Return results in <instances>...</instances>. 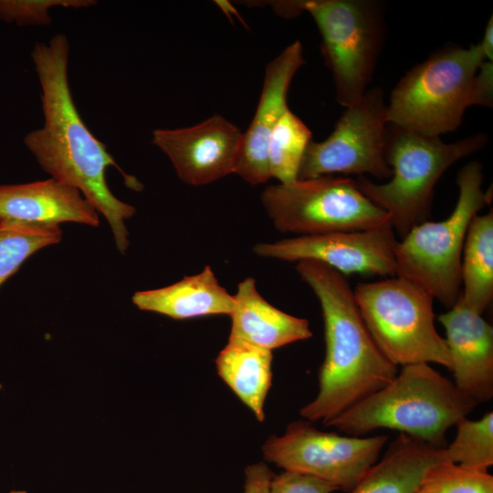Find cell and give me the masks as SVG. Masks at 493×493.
Here are the masks:
<instances>
[{"label": "cell", "mask_w": 493, "mask_h": 493, "mask_svg": "<svg viewBox=\"0 0 493 493\" xmlns=\"http://www.w3.org/2000/svg\"><path fill=\"white\" fill-rule=\"evenodd\" d=\"M461 260V298L483 314L493 297V211L476 215L468 226Z\"/></svg>", "instance_id": "44dd1931"}, {"label": "cell", "mask_w": 493, "mask_h": 493, "mask_svg": "<svg viewBox=\"0 0 493 493\" xmlns=\"http://www.w3.org/2000/svg\"><path fill=\"white\" fill-rule=\"evenodd\" d=\"M444 461H449L446 447L400 433L349 493H416L425 472Z\"/></svg>", "instance_id": "d6986e66"}, {"label": "cell", "mask_w": 493, "mask_h": 493, "mask_svg": "<svg viewBox=\"0 0 493 493\" xmlns=\"http://www.w3.org/2000/svg\"><path fill=\"white\" fill-rule=\"evenodd\" d=\"M391 223L352 231L298 236L254 245L255 255L287 262L314 260L343 274L395 276L397 243Z\"/></svg>", "instance_id": "7c38bea8"}, {"label": "cell", "mask_w": 493, "mask_h": 493, "mask_svg": "<svg viewBox=\"0 0 493 493\" xmlns=\"http://www.w3.org/2000/svg\"><path fill=\"white\" fill-rule=\"evenodd\" d=\"M387 435L370 437L323 432L308 420L289 423L282 435L262 446L264 458L284 471L310 476L351 491L378 461Z\"/></svg>", "instance_id": "30bf717a"}, {"label": "cell", "mask_w": 493, "mask_h": 493, "mask_svg": "<svg viewBox=\"0 0 493 493\" xmlns=\"http://www.w3.org/2000/svg\"><path fill=\"white\" fill-rule=\"evenodd\" d=\"M476 75V105L492 107L493 104V62L485 61Z\"/></svg>", "instance_id": "f1b7e54d"}, {"label": "cell", "mask_w": 493, "mask_h": 493, "mask_svg": "<svg viewBox=\"0 0 493 493\" xmlns=\"http://www.w3.org/2000/svg\"><path fill=\"white\" fill-rule=\"evenodd\" d=\"M9 493H27V492L25 490H12Z\"/></svg>", "instance_id": "4dcf8cb0"}, {"label": "cell", "mask_w": 493, "mask_h": 493, "mask_svg": "<svg viewBox=\"0 0 493 493\" xmlns=\"http://www.w3.org/2000/svg\"><path fill=\"white\" fill-rule=\"evenodd\" d=\"M0 218L51 225H100L97 210L79 190L54 178L0 185Z\"/></svg>", "instance_id": "2e32d148"}, {"label": "cell", "mask_w": 493, "mask_h": 493, "mask_svg": "<svg viewBox=\"0 0 493 493\" xmlns=\"http://www.w3.org/2000/svg\"><path fill=\"white\" fill-rule=\"evenodd\" d=\"M274 476L275 474L263 461L246 467L243 493H270Z\"/></svg>", "instance_id": "83f0119b"}, {"label": "cell", "mask_w": 493, "mask_h": 493, "mask_svg": "<svg viewBox=\"0 0 493 493\" xmlns=\"http://www.w3.org/2000/svg\"><path fill=\"white\" fill-rule=\"evenodd\" d=\"M62 238L58 225L0 218V286L33 254L58 244Z\"/></svg>", "instance_id": "7402d4cb"}, {"label": "cell", "mask_w": 493, "mask_h": 493, "mask_svg": "<svg viewBox=\"0 0 493 493\" xmlns=\"http://www.w3.org/2000/svg\"><path fill=\"white\" fill-rule=\"evenodd\" d=\"M296 270L320 301L326 346L318 394L299 414L309 422L326 425L389 384L398 366L374 342L341 273L314 260L297 262Z\"/></svg>", "instance_id": "7a4b0ae2"}, {"label": "cell", "mask_w": 493, "mask_h": 493, "mask_svg": "<svg viewBox=\"0 0 493 493\" xmlns=\"http://www.w3.org/2000/svg\"><path fill=\"white\" fill-rule=\"evenodd\" d=\"M68 51L66 36L57 34L48 44L37 42L31 53L42 90L45 122L41 129L26 134L24 143L45 172L79 190L107 218L116 246L124 254L130 244L125 221L136 209L112 194L106 170L117 168L133 190H142V184L121 170L80 118L68 79Z\"/></svg>", "instance_id": "6da1fadb"}, {"label": "cell", "mask_w": 493, "mask_h": 493, "mask_svg": "<svg viewBox=\"0 0 493 493\" xmlns=\"http://www.w3.org/2000/svg\"><path fill=\"white\" fill-rule=\"evenodd\" d=\"M353 292L370 334L391 362H434L450 371L449 349L435 330L434 299L426 291L394 276L359 283Z\"/></svg>", "instance_id": "ba28073f"}, {"label": "cell", "mask_w": 493, "mask_h": 493, "mask_svg": "<svg viewBox=\"0 0 493 493\" xmlns=\"http://www.w3.org/2000/svg\"><path fill=\"white\" fill-rule=\"evenodd\" d=\"M446 330L456 388L477 404L493 397V328L463 299L438 316Z\"/></svg>", "instance_id": "9a60e30c"}, {"label": "cell", "mask_w": 493, "mask_h": 493, "mask_svg": "<svg viewBox=\"0 0 493 493\" xmlns=\"http://www.w3.org/2000/svg\"><path fill=\"white\" fill-rule=\"evenodd\" d=\"M482 184V164L467 163L456 177L459 193L450 215L413 226L394 247L395 276L415 284L447 309L461 296L462 252L469 224L492 199Z\"/></svg>", "instance_id": "5b68a950"}, {"label": "cell", "mask_w": 493, "mask_h": 493, "mask_svg": "<svg viewBox=\"0 0 493 493\" xmlns=\"http://www.w3.org/2000/svg\"><path fill=\"white\" fill-rule=\"evenodd\" d=\"M311 137L309 127L288 109L274 128L268 142L267 160L271 177L277 178L280 184L296 181Z\"/></svg>", "instance_id": "603a6c76"}, {"label": "cell", "mask_w": 493, "mask_h": 493, "mask_svg": "<svg viewBox=\"0 0 493 493\" xmlns=\"http://www.w3.org/2000/svg\"><path fill=\"white\" fill-rule=\"evenodd\" d=\"M260 201L281 233L310 236L391 223L389 215L349 177L323 175L271 184L262 191Z\"/></svg>", "instance_id": "9c48e42d"}, {"label": "cell", "mask_w": 493, "mask_h": 493, "mask_svg": "<svg viewBox=\"0 0 493 493\" xmlns=\"http://www.w3.org/2000/svg\"><path fill=\"white\" fill-rule=\"evenodd\" d=\"M453 442L446 446L450 462L466 467L488 469L493 465V413L478 420L467 417L456 425Z\"/></svg>", "instance_id": "cb8c5ba5"}, {"label": "cell", "mask_w": 493, "mask_h": 493, "mask_svg": "<svg viewBox=\"0 0 493 493\" xmlns=\"http://www.w3.org/2000/svg\"><path fill=\"white\" fill-rule=\"evenodd\" d=\"M484 133L446 143L439 137L414 133L388 122L385 159L392 169L390 181L374 183L362 175L356 181L360 191L390 218L402 238L431 213L434 187L456 161L482 149Z\"/></svg>", "instance_id": "277c9868"}, {"label": "cell", "mask_w": 493, "mask_h": 493, "mask_svg": "<svg viewBox=\"0 0 493 493\" xmlns=\"http://www.w3.org/2000/svg\"><path fill=\"white\" fill-rule=\"evenodd\" d=\"M96 4L93 0H0V19L18 26H48L51 7L83 8Z\"/></svg>", "instance_id": "484cf974"}, {"label": "cell", "mask_w": 493, "mask_h": 493, "mask_svg": "<svg viewBox=\"0 0 493 493\" xmlns=\"http://www.w3.org/2000/svg\"><path fill=\"white\" fill-rule=\"evenodd\" d=\"M485 58L488 61H493V18L490 16L488 20L482 41L479 43Z\"/></svg>", "instance_id": "f546056e"}, {"label": "cell", "mask_w": 493, "mask_h": 493, "mask_svg": "<svg viewBox=\"0 0 493 493\" xmlns=\"http://www.w3.org/2000/svg\"><path fill=\"white\" fill-rule=\"evenodd\" d=\"M304 64L302 45L296 40L267 65L257 107L243 133L234 173L250 184H264L271 178L267 160L269 138L288 109L287 95L290 82Z\"/></svg>", "instance_id": "5bb4252c"}, {"label": "cell", "mask_w": 493, "mask_h": 493, "mask_svg": "<svg viewBox=\"0 0 493 493\" xmlns=\"http://www.w3.org/2000/svg\"><path fill=\"white\" fill-rule=\"evenodd\" d=\"M338 488L316 477L283 471L275 475L270 485V493H331Z\"/></svg>", "instance_id": "4316f807"}, {"label": "cell", "mask_w": 493, "mask_h": 493, "mask_svg": "<svg viewBox=\"0 0 493 493\" xmlns=\"http://www.w3.org/2000/svg\"><path fill=\"white\" fill-rule=\"evenodd\" d=\"M485 58L479 43L436 50L394 87L388 122L431 137L456 130L467 108L476 105V75Z\"/></svg>", "instance_id": "8992f818"}, {"label": "cell", "mask_w": 493, "mask_h": 493, "mask_svg": "<svg viewBox=\"0 0 493 493\" xmlns=\"http://www.w3.org/2000/svg\"><path fill=\"white\" fill-rule=\"evenodd\" d=\"M477 405L429 363H414L324 425L351 436L388 428L445 448L448 429Z\"/></svg>", "instance_id": "3957f363"}, {"label": "cell", "mask_w": 493, "mask_h": 493, "mask_svg": "<svg viewBox=\"0 0 493 493\" xmlns=\"http://www.w3.org/2000/svg\"><path fill=\"white\" fill-rule=\"evenodd\" d=\"M243 132L219 114L185 128L156 129L152 143L170 159L178 177L200 186L234 173Z\"/></svg>", "instance_id": "4fadbf2b"}, {"label": "cell", "mask_w": 493, "mask_h": 493, "mask_svg": "<svg viewBox=\"0 0 493 493\" xmlns=\"http://www.w3.org/2000/svg\"><path fill=\"white\" fill-rule=\"evenodd\" d=\"M387 124L382 89L366 90L360 100L346 108L325 141L309 142L298 179L334 173L391 178L393 172L385 159Z\"/></svg>", "instance_id": "8fae6325"}, {"label": "cell", "mask_w": 493, "mask_h": 493, "mask_svg": "<svg viewBox=\"0 0 493 493\" xmlns=\"http://www.w3.org/2000/svg\"><path fill=\"white\" fill-rule=\"evenodd\" d=\"M272 351L228 339L215 359L218 375L253 412L265 419L264 404L272 381Z\"/></svg>", "instance_id": "ffe728a7"}, {"label": "cell", "mask_w": 493, "mask_h": 493, "mask_svg": "<svg viewBox=\"0 0 493 493\" xmlns=\"http://www.w3.org/2000/svg\"><path fill=\"white\" fill-rule=\"evenodd\" d=\"M271 4L282 16L302 12L314 19L321 52L335 86L336 100L348 108L365 93L384 37L381 4L372 0H295Z\"/></svg>", "instance_id": "52a82bcc"}, {"label": "cell", "mask_w": 493, "mask_h": 493, "mask_svg": "<svg viewBox=\"0 0 493 493\" xmlns=\"http://www.w3.org/2000/svg\"><path fill=\"white\" fill-rule=\"evenodd\" d=\"M416 493H493V476L488 469L444 461L425 472Z\"/></svg>", "instance_id": "d4e9b609"}, {"label": "cell", "mask_w": 493, "mask_h": 493, "mask_svg": "<svg viewBox=\"0 0 493 493\" xmlns=\"http://www.w3.org/2000/svg\"><path fill=\"white\" fill-rule=\"evenodd\" d=\"M230 313L229 339L272 351L310 338L308 320L288 314L267 302L248 277L238 283Z\"/></svg>", "instance_id": "e0dca14e"}, {"label": "cell", "mask_w": 493, "mask_h": 493, "mask_svg": "<svg viewBox=\"0 0 493 493\" xmlns=\"http://www.w3.org/2000/svg\"><path fill=\"white\" fill-rule=\"evenodd\" d=\"M131 299L141 310L163 314L173 320L230 315L234 308V296L219 284L210 266L170 286L136 291Z\"/></svg>", "instance_id": "ac0fdd59"}]
</instances>
